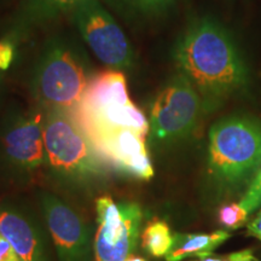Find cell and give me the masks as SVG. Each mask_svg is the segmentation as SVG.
I'll return each instance as SVG.
<instances>
[{"label":"cell","mask_w":261,"mask_h":261,"mask_svg":"<svg viewBox=\"0 0 261 261\" xmlns=\"http://www.w3.org/2000/svg\"><path fill=\"white\" fill-rule=\"evenodd\" d=\"M179 73L200 94L205 113L247 87L249 71L230 32L212 17L192 21L173 52Z\"/></svg>","instance_id":"cell-1"},{"label":"cell","mask_w":261,"mask_h":261,"mask_svg":"<svg viewBox=\"0 0 261 261\" xmlns=\"http://www.w3.org/2000/svg\"><path fill=\"white\" fill-rule=\"evenodd\" d=\"M92 76L79 46L64 38H52L33 68L31 91L42 110L74 114Z\"/></svg>","instance_id":"cell-2"},{"label":"cell","mask_w":261,"mask_h":261,"mask_svg":"<svg viewBox=\"0 0 261 261\" xmlns=\"http://www.w3.org/2000/svg\"><path fill=\"white\" fill-rule=\"evenodd\" d=\"M261 165V120L228 116L210 130L208 171L221 189H237L255 177Z\"/></svg>","instance_id":"cell-3"},{"label":"cell","mask_w":261,"mask_h":261,"mask_svg":"<svg viewBox=\"0 0 261 261\" xmlns=\"http://www.w3.org/2000/svg\"><path fill=\"white\" fill-rule=\"evenodd\" d=\"M44 139L47 167L73 182H90L106 177L107 161L73 114L45 110Z\"/></svg>","instance_id":"cell-4"},{"label":"cell","mask_w":261,"mask_h":261,"mask_svg":"<svg viewBox=\"0 0 261 261\" xmlns=\"http://www.w3.org/2000/svg\"><path fill=\"white\" fill-rule=\"evenodd\" d=\"M73 116L89 137L114 128H130L146 137L150 130L149 119L129 99L121 70L93 75Z\"/></svg>","instance_id":"cell-5"},{"label":"cell","mask_w":261,"mask_h":261,"mask_svg":"<svg viewBox=\"0 0 261 261\" xmlns=\"http://www.w3.org/2000/svg\"><path fill=\"white\" fill-rule=\"evenodd\" d=\"M70 14L81 38L98 60L109 69H132L136 62L132 45L100 0H81Z\"/></svg>","instance_id":"cell-6"},{"label":"cell","mask_w":261,"mask_h":261,"mask_svg":"<svg viewBox=\"0 0 261 261\" xmlns=\"http://www.w3.org/2000/svg\"><path fill=\"white\" fill-rule=\"evenodd\" d=\"M203 110L200 94L184 75L172 77L152 100L150 108V130L159 142H175L197 126Z\"/></svg>","instance_id":"cell-7"},{"label":"cell","mask_w":261,"mask_h":261,"mask_svg":"<svg viewBox=\"0 0 261 261\" xmlns=\"http://www.w3.org/2000/svg\"><path fill=\"white\" fill-rule=\"evenodd\" d=\"M96 212L94 260L126 261L135 253L138 243L142 208L136 202H115L110 197H99Z\"/></svg>","instance_id":"cell-8"},{"label":"cell","mask_w":261,"mask_h":261,"mask_svg":"<svg viewBox=\"0 0 261 261\" xmlns=\"http://www.w3.org/2000/svg\"><path fill=\"white\" fill-rule=\"evenodd\" d=\"M45 110L14 113L0 128V154L15 172L31 174L47 165L44 139Z\"/></svg>","instance_id":"cell-9"},{"label":"cell","mask_w":261,"mask_h":261,"mask_svg":"<svg viewBox=\"0 0 261 261\" xmlns=\"http://www.w3.org/2000/svg\"><path fill=\"white\" fill-rule=\"evenodd\" d=\"M41 207L60 261H91V233L81 215L56 195L44 192Z\"/></svg>","instance_id":"cell-10"},{"label":"cell","mask_w":261,"mask_h":261,"mask_svg":"<svg viewBox=\"0 0 261 261\" xmlns=\"http://www.w3.org/2000/svg\"><path fill=\"white\" fill-rule=\"evenodd\" d=\"M143 135L130 128L102 130L90 136V139L108 165L130 177L149 180L154 177Z\"/></svg>","instance_id":"cell-11"},{"label":"cell","mask_w":261,"mask_h":261,"mask_svg":"<svg viewBox=\"0 0 261 261\" xmlns=\"http://www.w3.org/2000/svg\"><path fill=\"white\" fill-rule=\"evenodd\" d=\"M0 233L14 248L19 261H50L34 220L12 202H0Z\"/></svg>","instance_id":"cell-12"},{"label":"cell","mask_w":261,"mask_h":261,"mask_svg":"<svg viewBox=\"0 0 261 261\" xmlns=\"http://www.w3.org/2000/svg\"><path fill=\"white\" fill-rule=\"evenodd\" d=\"M231 234L225 230L211 233H175L173 244L165 256L166 261H181L188 257H201L213 253Z\"/></svg>","instance_id":"cell-13"},{"label":"cell","mask_w":261,"mask_h":261,"mask_svg":"<svg viewBox=\"0 0 261 261\" xmlns=\"http://www.w3.org/2000/svg\"><path fill=\"white\" fill-rule=\"evenodd\" d=\"M81 0H25L16 19L15 32L24 33L29 29L54 21L71 12Z\"/></svg>","instance_id":"cell-14"},{"label":"cell","mask_w":261,"mask_h":261,"mask_svg":"<svg viewBox=\"0 0 261 261\" xmlns=\"http://www.w3.org/2000/svg\"><path fill=\"white\" fill-rule=\"evenodd\" d=\"M127 21H142L162 15L175 0H102Z\"/></svg>","instance_id":"cell-15"},{"label":"cell","mask_w":261,"mask_h":261,"mask_svg":"<svg viewBox=\"0 0 261 261\" xmlns=\"http://www.w3.org/2000/svg\"><path fill=\"white\" fill-rule=\"evenodd\" d=\"M173 244V234L168 224L163 220H152L142 232V247L149 255L166 256Z\"/></svg>","instance_id":"cell-16"},{"label":"cell","mask_w":261,"mask_h":261,"mask_svg":"<svg viewBox=\"0 0 261 261\" xmlns=\"http://www.w3.org/2000/svg\"><path fill=\"white\" fill-rule=\"evenodd\" d=\"M248 215L247 211L237 202L223 205L218 213V220L227 230H236L246 224Z\"/></svg>","instance_id":"cell-17"},{"label":"cell","mask_w":261,"mask_h":261,"mask_svg":"<svg viewBox=\"0 0 261 261\" xmlns=\"http://www.w3.org/2000/svg\"><path fill=\"white\" fill-rule=\"evenodd\" d=\"M240 204L247 211L248 214L253 213L261 205V165L246 194L241 198Z\"/></svg>","instance_id":"cell-18"},{"label":"cell","mask_w":261,"mask_h":261,"mask_svg":"<svg viewBox=\"0 0 261 261\" xmlns=\"http://www.w3.org/2000/svg\"><path fill=\"white\" fill-rule=\"evenodd\" d=\"M192 261H256L254 257L252 249H244L240 252H234L230 254H214L211 253L208 255L197 257Z\"/></svg>","instance_id":"cell-19"},{"label":"cell","mask_w":261,"mask_h":261,"mask_svg":"<svg viewBox=\"0 0 261 261\" xmlns=\"http://www.w3.org/2000/svg\"><path fill=\"white\" fill-rule=\"evenodd\" d=\"M16 48L14 42L9 39L0 40V71L8 70L15 60Z\"/></svg>","instance_id":"cell-20"},{"label":"cell","mask_w":261,"mask_h":261,"mask_svg":"<svg viewBox=\"0 0 261 261\" xmlns=\"http://www.w3.org/2000/svg\"><path fill=\"white\" fill-rule=\"evenodd\" d=\"M0 261H19L9 241L0 233Z\"/></svg>","instance_id":"cell-21"},{"label":"cell","mask_w":261,"mask_h":261,"mask_svg":"<svg viewBox=\"0 0 261 261\" xmlns=\"http://www.w3.org/2000/svg\"><path fill=\"white\" fill-rule=\"evenodd\" d=\"M247 234L261 241V211L255 215V218L247 225Z\"/></svg>","instance_id":"cell-22"},{"label":"cell","mask_w":261,"mask_h":261,"mask_svg":"<svg viewBox=\"0 0 261 261\" xmlns=\"http://www.w3.org/2000/svg\"><path fill=\"white\" fill-rule=\"evenodd\" d=\"M126 261H146L144 257L142 256H137L135 255V254H132V255H129L128 257H127Z\"/></svg>","instance_id":"cell-23"}]
</instances>
